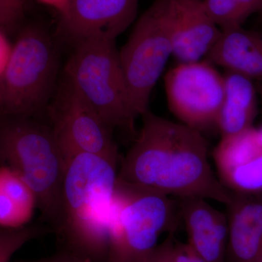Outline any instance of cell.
Here are the masks:
<instances>
[{
	"label": "cell",
	"mask_w": 262,
	"mask_h": 262,
	"mask_svg": "<svg viewBox=\"0 0 262 262\" xmlns=\"http://www.w3.org/2000/svg\"><path fill=\"white\" fill-rule=\"evenodd\" d=\"M117 163L88 152L77 153L68 160L54 232L65 251L86 262H106Z\"/></svg>",
	"instance_id": "cell-2"
},
{
	"label": "cell",
	"mask_w": 262,
	"mask_h": 262,
	"mask_svg": "<svg viewBox=\"0 0 262 262\" xmlns=\"http://www.w3.org/2000/svg\"><path fill=\"white\" fill-rule=\"evenodd\" d=\"M8 36L0 29V75L4 72L13 53V46L10 43Z\"/></svg>",
	"instance_id": "cell-23"
},
{
	"label": "cell",
	"mask_w": 262,
	"mask_h": 262,
	"mask_svg": "<svg viewBox=\"0 0 262 262\" xmlns=\"http://www.w3.org/2000/svg\"><path fill=\"white\" fill-rule=\"evenodd\" d=\"M170 113L181 123L202 132L216 127L225 97V76L203 61L179 63L165 76Z\"/></svg>",
	"instance_id": "cell-9"
},
{
	"label": "cell",
	"mask_w": 262,
	"mask_h": 262,
	"mask_svg": "<svg viewBox=\"0 0 262 262\" xmlns=\"http://www.w3.org/2000/svg\"><path fill=\"white\" fill-rule=\"evenodd\" d=\"M0 198L32 213L37 206V198L32 188L14 170L5 165L0 168Z\"/></svg>",
	"instance_id": "cell-18"
},
{
	"label": "cell",
	"mask_w": 262,
	"mask_h": 262,
	"mask_svg": "<svg viewBox=\"0 0 262 262\" xmlns=\"http://www.w3.org/2000/svg\"><path fill=\"white\" fill-rule=\"evenodd\" d=\"M37 1L42 4L53 7L58 12V13H60L67 8L71 0H37Z\"/></svg>",
	"instance_id": "cell-25"
},
{
	"label": "cell",
	"mask_w": 262,
	"mask_h": 262,
	"mask_svg": "<svg viewBox=\"0 0 262 262\" xmlns=\"http://www.w3.org/2000/svg\"><path fill=\"white\" fill-rule=\"evenodd\" d=\"M54 232L50 226L33 225L0 229V262H10L13 254L31 239Z\"/></svg>",
	"instance_id": "cell-19"
},
{
	"label": "cell",
	"mask_w": 262,
	"mask_h": 262,
	"mask_svg": "<svg viewBox=\"0 0 262 262\" xmlns=\"http://www.w3.org/2000/svg\"><path fill=\"white\" fill-rule=\"evenodd\" d=\"M173 262H206L188 244L175 243L173 253Z\"/></svg>",
	"instance_id": "cell-22"
},
{
	"label": "cell",
	"mask_w": 262,
	"mask_h": 262,
	"mask_svg": "<svg viewBox=\"0 0 262 262\" xmlns=\"http://www.w3.org/2000/svg\"><path fill=\"white\" fill-rule=\"evenodd\" d=\"M27 0H0V27L7 34L20 30Z\"/></svg>",
	"instance_id": "cell-20"
},
{
	"label": "cell",
	"mask_w": 262,
	"mask_h": 262,
	"mask_svg": "<svg viewBox=\"0 0 262 262\" xmlns=\"http://www.w3.org/2000/svg\"><path fill=\"white\" fill-rule=\"evenodd\" d=\"M174 245L173 235L170 234L142 262H173Z\"/></svg>",
	"instance_id": "cell-21"
},
{
	"label": "cell",
	"mask_w": 262,
	"mask_h": 262,
	"mask_svg": "<svg viewBox=\"0 0 262 262\" xmlns=\"http://www.w3.org/2000/svg\"><path fill=\"white\" fill-rule=\"evenodd\" d=\"M261 98H262V90H261Z\"/></svg>",
	"instance_id": "cell-28"
},
{
	"label": "cell",
	"mask_w": 262,
	"mask_h": 262,
	"mask_svg": "<svg viewBox=\"0 0 262 262\" xmlns=\"http://www.w3.org/2000/svg\"><path fill=\"white\" fill-rule=\"evenodd\" d=\"M206 60L227 72L262 79V35L241 27L224 29Z\"/></svg>",
	"instance_id": "cell-15"
},
{
	"label": "cell",
	"mask_w": 262,
	"mask_h": 262,
	"mask_svg": "<svg viewBox=\"0 0 262 262\" xmlns=\"http://www.w3.org/2000/svg\"><path fill=\"white\" fill-rule=\"evenodd\" d=\"M65 76L110 128L136 136L131 104L115 40L89 39L74 45Z\"/></svg>",
	"instance_id": "cell-6"
},
{
	"label": "cell",
	"mask_w": 262,
	"mask_h": 262,
	"mask_svg": "<svg viewBox=\"0 0 262 262\" xmlns=\"http://www.w3.org/2000/svg\"><path fill=\"white\" fill-rule=\"evenodd\" d=\"M32 262H86L81 258L74 256L72 253L63 251L61 253L51 256V257L44 258Z\"/></svg>",
	"instance_id": "cell-24"
},
{
	"label": "cell",
	"mask_w": 262,
	"mask_h": 262,
	"mask_svg": "<svg viewBox=\"0 0 262 262\" xmlns=\"http://www.w3.org/2000/svg\"><path fill=\"white\" fill-rule=\"evenodd\" d=\"M58 64L56 42L47 29L37 23L21 27L0 75L1 117L46 116L56 91Z\"/></svg>",
	"instance_id": "cell-4"
},
{
	"label": "cell",
	"mask_w": 262,
	"mask_h": 262,
	"mask_svg": "<svg viewBox=\"0 0 262 262\" xmlns=\"http://www.w3.org/2000/svg\"><path fill=\"white\" fill-rule=\"evenodd\" d=\"M257 131H258V138H259V140H260V141H261V144L262 145V127H260V128H258Z\"/></svg>",
	"instance_id": "cell-26"
},
{
	"label": "cell",
	"mask_w": 262,
	"mask_h": 262,
	"mask_svg": "<svg viewBox=\"0 0 262 262\" xmlns=\"http://www.w3.org/2000/svg\"><path fill=\"white\" fill-rule=\"evenodd\" d=\"M203 3L221 30L241 27L250 15L262 9V0H203Z\"/></svg>",
	"instance_id": "cell-17"
},
{
	"label": "cell",
	"mask_w": 262,
	"mask_h": 262,
	"mask_svg": "<svg viewBox=\"0 0 262 262\" xmlns=\"http://www.w3.org/2000/svg\"><path fill=\"white\" fill-rule=\"evenodd\" d=\"M0 160L32 188L42 220L54 230L67 162L49 122L1 117Z\"/></svg>",
	"instance_id": "cell-3"
},
{
	"label": "cell",
	"mask_w": 262,
	"mask_h": 262,
	"mask_svg": "<svg viewBox=\"0 0 262 262\" xmlns=\"http://www.w3.org/2000/svg\"><path fill=\"white\" fill-rule=\"evenodd\" d=\"M224 76L225 97L216 123L222 137L252 127L257 106L256 90L251 79L231 72H226Z\"/></svg>",
	"instance_id": "cell-16"
},
{
	"label": "cell",
	"mask_w": 262,
	"mask_h": 262,
	"mask_svg": "<svg viewBox=\"0 0 262 262\" xmlns=\"http://www.w3.org/2000/svg\"><path fill=\"white\" fill-rule=\"evenodd\" d=\"M173 56L179 63L201 61L220 37L203 0H169Z\"/></svg>",
	"instance_id": "cell-12"
},
{
	"label": "cell",
	"mask_w": 262,
	"mask_h": 262,
	"mask_svg": "<svg viewBox=\"0 0 262 262\" xmlns=\"http://www.w3.org/2000/svg\"><path fill=\"white\" fill-rule=\"evenodd\" d=\"M260 262H262V257H261V261H260Z\"/></svg>",
	"instance_id": "cell-27"
},
{
	"label": "cell",
	"mask_w": 262,
	"mask_h": 262,
	"mask_svg": "<svg viewBox=\"0 0 262 262\" xmlns=\"http://www.w3.org/2000/svg\"><path fill=\"white\" fill-rule=\"evenodd\" d=\"M213 159L220 182L231 192H262V145L257 129L222 137Z\"/></svg>",
	"instance_id": "cell-11"
},
{
	"label": "cell",
	"mask_w": 262,
	"mask_h": 262,
	"mask_svg": "<svg viewBox=\"0 0 262 262\" xmlns=\"http://www.w3.org/2000/svg\"><path fill=\"white\" fill-rule=\"evenodd\" d=\"M139 0H71L58 13L57 34L75 45L89 39H115L135 20Z\"/></svg>",
	"instance_id": "cell-10"
},
{
	"label": "cell",
	"mask_w": 262,
	"mask_h": 262,
	"mask_svg": "<svg viewBox=\"0 0 262 262\" xmlns=\"http://www.w3.org/2000/svg\"><path fill=\"white\" fill-rule=\"evenodd\" d=\"M177 203L170 196L122 182L117 177L108 214L106 262H142L160 234L175 227Z\"/></svg>",
	"instance_id": "cell-5"
},
{
	"label": "cell",
	"mask_w": 262,
	"mask_h": 262,
	"mask_svg": "<svg viewBox=\"0 0 262 262\" xmlns=\"http://www.w3.org/2000/svg\"><path fill=\"white\" fill-rule=\"evenodd\" d=\"M122 160L118 179L164 195L213 200L227 206L232 193L215 177L202 132L146 112Z\"/></svg>",
	"instance_id": "cell-1"
},
{
	"label": "cell",
	"mask_w": 262,
	"mask_h": 262,
	"mask_svg": "<svg viewBox=\"0 0 262 262\" xmlns=\"http://www.w3.org/2000/svg\"><path fill=\"white\" fill-rule=\"evenodd\" d=\"M173 53L169 0H155L119 51L131 104L138 117L149 111L151 92Z\"/></svg>",
	"instance_id": "cell-7"
},
{
	"label": "cell",
	"mask_w": 262,
	"mask_h": 262,
	"mask_svg": "<svg viewBox=\"0 0 262 262\" xmlns=\"http://www.w3.org/2000/svg\"><path fill=\"white\" fill-rule=\"evenodd\" d=\"M179 204L187 244L206 262H227V216L203 198H181Z\"/></svg>",
	"instance_id": "cell-13"
},
{
	"label": "cell",
	"mask_w": 262,
	"mask_h": 262,
	"mask_svg": "<svg viewBox=\"0 0 262 262\" xmlns=\"http://www.w3.org/2000/svg\"><path fill=\"white\" fill-rule=\"evenodd\" d=\"M228 208L227 262H260L262 257V192H232Z\"/></svg>",
	"instance_id": "cell-14"
},
{
	"label": "cell",
	"mask_w": 262,
	"mask_h": 262,
	"mask_svg": "<svg viewBox=\"0 0 262 262\" xmlns=\"http://www.w3.org/2000/svg\"><path fill=\"white\" fill-rule=\"evenodd\" d=\"M55 93L46 116L67 163L71 157L80 152L119 162L113 129L65 75Z\"/></svg>",
	"instance_id": "cell-8"
}]
</instances>
